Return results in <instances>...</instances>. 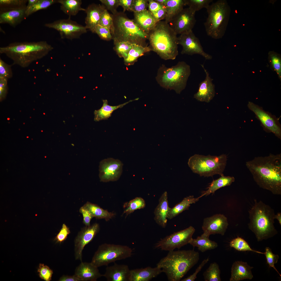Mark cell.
Masks as SVG:
<instances>
[{
    "label": "cell",
    "instance_id": "d6986e66",
    "mask_svg": "<svg viewBox=\"0 0 281 281\" xmlns=\"http://www.w3.org/2000/svg\"><path fill=\"white\" fill-rule=\"evenodd\" d=\"M201 66L205 72L206 78L199 84L198 91L194 95V98L198 101L208 103L215 96V85L212 82L213 79L210 76L203 65H201Z\"/></svg>",
    "mask_w": 281,
    "mask_h": 281
},
{
    "label": "cell",
    "instance_id": "44dd1931",
    "mask_svg": "<svg viewBox=\"0 0 281 281\" xmlns=\"http://www.w3.org/2000/svg\"><path fill=\"white\" fill-rule=\"evenodd\" d=\"M130 270L127 265L114 263L107 266L103 276L108 281H129Z\"/></svg>",
    "mask_w": 281,
    "mask_h": 281
},
{
    "label": "cell",
    "instance_id": "277c9868",
    "mask_svg": "<svg viewBox=\"0 0 281 281\" xmlns=\"http://www.w3.org/2000/svg\"><path fill=\"white\" fill-rule=\"evenodd\" d=\"M198 252L194 250L169 251L157 264L170 281H180L198 262Z\"/></svg>",
    "mask_w": 281,
    "mask_h": 281
},
{
    "label": "cell",
    "instance_id": "c3c4849f",
    "mask_svg": "<svg viewBox=\"0 0 281 281\" xmlns=\"http://www.w3.org/2000/svg\"><path fill=\"white\" fill-rule=\"evenodd\" d=\"M12 76V72L11 66L6 63L1 58L0 59V78L7 79Z\"/></svg>",
    "mask_w": 281,
    "mask_h": 281
},
{
    "label": "cell",
    "instance_id": "6da1fadb",
    "mask_svg": "<svg viewBox=\"0 0 281 281\" xmlns=\"http://www.w3.org/2000/svg\"><path fill=\"white\" fill-rule=\"evenodd\" d=\"M245 165L260 188L281 195V153L256 157Z\"/></svg>",
    "mask_w": 281,
    "mask_h": 281
},
{
    "label": "cell",
    "instance_id": "ac0fdd59",
    "mask_svg": "<svg viewBox=\"0 0 281 281\" xmlns=\"http://www.w3.org/2000/svg\"><path fill=\"white\" fill-rule=\"evenodd\" d=\"M228 225L227 218L224 215L216 214L204 219L202 229L203 233L209 236L215 234L223 235Z\"/></svg>",
    "mask_w": 281,
    "mask_h": 281
},
{
    "label": "cell",
    "instance_id": "d4e9b609",
    "mask_svg": "<svg viewBox=\"0 0 281 281\" xmlns=\"http://www.w3.org/2000/svg\"><path fill=\"white\" fill-rule=\"evenodd\" d=\"M253 268L246 262L237 261L233 264L231 269L230 281H239L251 279L253 277L251 269Z\"/></svg>",
    "mask_w": 281,
    "mask_h": 281
},
{
    "label": "cell",
    "instance_id": "f5cc1de1",
    "mask_svg": "<svg viewBox=\"0 0 281 281\" xmlns=\"http://www.w3.org/2000/svg\"><path fill=\"white\" fill-rule=\"evenodd\" d=\"M209 258L204 259L196 269L195 272L187 278L181 280V281H194L197 278L198 273L200 271L204 266L209 261Z\"/></svg>",
    "mask_w": 281,
    "mask_h": 281
},
{
    "label": "cell",
    "instance_id": "8d00e7d4",
    "mask_svg": "<svg viewBox=\"0 0 281 281\" xmlns=\"http://www.w3.org/2000/svg\"><path fill=\"white\" fill-rule=\"evenodd\" d=\"M145 205V201L143 199L137 197L124 204L123 213L127 215L135 210L144 208Z\"/></svg>",
    "mask_w": 281,
    "mask_h": 281
},
{
    "label": "cell",
    "instance_id": "83f0119b",
    "mask_svg": "<svg viewBox=\"0 0 281 281\" xmlns=\"http://www.w3.org/2000/svg\"><path fill=\"white\" fill-rule=\"evenodd\" d=\"M139 99V98H137L133 100H130L123 104L115 106L108 105L107 100H103V104L99 110H95L94 112V120L97 122L107 119L111 116L112 113L115 110L122 107L131 102L138 100Z\"/></svg>",
    "mask_w": 281,
    "mask_h": 281
},
{
    "label": "cell",
    "instance_id": "2e32d148",
    "mask_svg": "<svg viewBox=\"0 0 281 281\" xmlns=\"http://www.w3.org/2000/svg\"><path fill=\"white\" fill-rule=\"evenodd\" d=\"M123 164L119 160L112 158L101 161L99 166V177L104 182L117 180L122 172Z\"/></svg>",
    "mask_w": 281,
    "mask_h": 281
},
{
    "label": "cell",
    "instance_id": "ba28073f",
    "mask_svg": "<svg viewBox=\"0 0 281 281\" xmlns=\"http://www.w3.org/2000/svg\"><path fill=\"white\" fill-rule=\"evenodd\" d=\"M206 9L208 16L204 25L207 34L213 39H220L223 35L229 16L227 3L225 1L219 0Z\"/></svg>",
    "mask_w": 281,
    "mask_h": 281
},
{
    "label": "cell",
    "instance_id": "9c48e42d",
    "mask_svg": "<svg viewBox=\"0 0 281 281\" xmlns=\"http://www.w3.org/2000/svg\"><path fill=\"white\" fill-rule=\"evenodd\" d=\"M227 161L226 154L219 156H204L195 154L189 159V167L194 173L204 177L223 175Z\"/></svg>",
    "mask_w": 281,
    "mask_h": 281
},
{
    "label": "cell",
    "instance_id": "bcb514c9",
    "mask_svg": "<svg viewBox=\"0 0 281 281\" xmlns=\"http://www.w3.org/2000/svg\"><path fill=\"white\" fill-rule=\"evenodd\" d=\"M265 250V251L264 254L266 257L267 264L270 267L273 268L281 277V274L274 266V264L278 262L279 258V256L277 254H274L272 252L271 249L269 247H266Z\"/></svg>",
    "mask_w": 281,
    "mask_h": 281
},
{
    "label": "cell",
    "instance_id": "11a10c76",
    "mask_svg": "<svg viewBox=\"0 0 281 281\" xmlns=\"http://www.w3.org/2000/svg\"><path fill=\"white\" fill-rule=\"evenodd\" d=\"M8 80L0 78V99H3L5 97L8 89Z\"/></svg>",
    "mask_w": 281,
    "mask_h": 281
},
{
    "label": "cell",
    "instance_id": "1f68e13d",
    "mask_svg": "<svg viewBox=\"0 0 281 281\" xmlns=\"http://www.w3.org/2000/svg\"><path fill=\"white\" fill-rule=\"evenodd\" d=\"M201 197L195 198L193 196H189L184 198L180 203L172 208H170L168 215V219H171L183 211L188 210L190 205L195 203Z\"/></svg>",
    "mask_w": 281,
    "mask_h": 281
},
{
    "label": "cell",
    "instance_id": "7bdbcfd3",
    "mask_svg": "<svg viewBox=\"0 0 281 281\" xmlns=\"http://www.w3.org/2000/svg\"><path fill=\"white\" fill-rule=\"evenodd\" d=\"M186 5L195 12L203 8L206 9L213 0H185Z\"/></svg>",
    "mask_w": 281,
    "mask_h": 281
},
{
    "label": "cell",
    "instance_id": "d590c367",
    "mask_svg": "<svg viewBox=\"0 0 281 281\" xmlns=\"http://www.w3.org/2000/svg\"><path fill=\"white\" fill-rule=\"evenodd\" d=\"M220 270L218 264L216 262L211 263L204 272L203 275L205 281H221Z\"/></svg>",
    "mask_w": 281,
    "mask_h": 281
},
{
    "label": "cell",
    "instance_id": "f907efd6",
    "mask_svg": "<svg viewBox=\"0 0 281 281\" xmlns=\"http://www.w3.org/2000/svg\"><path fill=\"white\" fill-rule=\"evenodd\" d=\"M148 3V0H134L132 11L139 12L146 10Z\"/></svg>",
    "mask_w": 281,
    "mask_h": 281
},
{
    "label": "cell",
    "instance_id": "6125c7cd",
    "mask_svg": "<svg viewBox=\"0 0 281 281\" xmlns=\"http://www.w3.org/2000/svg\"><path fill=\"white\" fill-rule=\"evenodd\" d=\"M159 4L164 5L166 0H154Z\"/></svg>",
    "mask_w": 281,
    "mask_h": 281
},
{
    "label": "cell",
    "instance_id": "816d5d0a",
    "mask_svg": "<svg viewBox=\"0 0 281 281\" xmlns=\"http://www.w3.org/2000/svg\"><path fill=\"white\" fill-rule=\"evenodd\" d=\"M100 1L113 15L117 12V9L119 5V0H100Z\"/></svg>",
    "mask_w": 281,
    "mask_h": 281
},
{
    "label": "cell",
    "instance_id": "cb8c5ba5",
    "mask_svg": "<svg viewBox=\"0 0 281 281\" xmlns=\"http://www.w3.org/2000/svg\"><path fill=\"white\" fill-rule=\"evenodd\" d=\"M170 208L169 206L167 193L165 191L159 198V203L154 211V220L158 224L163 228H165L167 225Z\"/></svg>",
    "mask_w": 281,
    "mask_h": 281
},
{
    "label": "cell",
    "instance_id": "5b68a950",
    "mask_svg": "<svg viewBox=\"0 0 281 281\" xmlns=\"http://www.w3.org/2000/svg\"><path fill=\"white\" fill-rule=\"evenodd\" d=\"M254 201L248 211V226L259 241L273 237L278 232L274 225L275 215L274 209L261 201Z\"/></svg>",
    "mask_w": 281,
    "mask_h": 281
},
{
    "label": "cell",
    "instance_id": "603a6c76",
    "mask_svg": "<svg viewBox=\"0 0 281 281\" xmlns=\"http://www.w3.org/2000/svg\"><path fill=\"white\" fill-rule=\"evenodd\" d=\"M104 5L93 3L85 9L86 16L85 18V27L93 33L95 27L99 24L102 13L105 9Z\"/></svg>",
    "mask_w": 281,
    "mask_h": 281
},
{
    "label": "cell",
    "instance_id": "681fc988",
    "mask_svg": "<svg viewBox=\"0 0 281 281\" xmlns=\"http://www.w3.org/2000/svg\"><path fill=\"white\" fill-rule=\"evenodd\" d=\"M70 232L69 228L65 224L63 223L54 240L58 243H61L66 240Z\"/></svg>",
    "mask_w": 281,
    "mask_h": 281
},
{
    "label": "cell",
    "instance_id": "ffe728a7",
    "mask_svg": "<svg viewBox=\"0 0 281 281\" xmlns=\"http://www.w3.org/2000/svg\"><path fill=\"white\" fill-rule=\"evenodd\" d=\"M98 268L91 262L82 261L76 267L74 274L81 281H96L103 276Z\"/></svg>",
    "mask_w": 281,
    "mask_h": 281
},
{
    "label": "cell",
    "instance_id": "94428289",
    "mask_svg": "<svg viewBox=\"0 0 281 281\" xmlns=\"http://www.w3.org/2000/svg\"><path fill=\"white\" fill-rule=\"evenodd\" d=\"M274 218L277 219L278 221V222L280 225H281V213L280 212H278L277 213L275 214L274 216Z\"/></svg>",
    "mask_w": 281,
    "mask_h": 281
},
{
    "label": "cell",
    "instance_id": "8992f818",
    "mask_svg": "<svg viewBox=\"0 0 281 281\" xmlns=\"http://www.w3.org/2000/svg\"><path fill=\"white\" fill-rule=\"evenodd\" d=\"M191 73L190 66L184 61L168 67L162 64L158 68L155 79L163 88L173 90L180 94L186 88Z\"/></svg>",
    "mask_w": 281,
    "mask_h": 281
},
{
    "label": "cell",
    "instance_id": "5bb4252c",
    "mask_svg": "<svg viewBox=\"0 0 281 281\" xmlns=\"http://www.w3.org/2000/svg\"><path fill=\"white\" fill-rule=\"evenodd\" d=\"M195 12L189 7L183 8L168 24L177 35L189 32L195 24Z\"/></svg>",
    "mask_w": 281,
    "mask_h": 281
},
{
    "label": "cell",
    "instance_id": "db71d44e",
    "mask_svg": "<svg viewBox=\"0 0 281 281\" xmlns=\"http://www.w3.org/2000/svg\"><path fill=\"white\" fill-rule=\"evenodd\" d=\"M79 211L83 216V223L85 226H90V222L91 220L93 217L86 209L84 208L82 206L80 209Z\"/></svg>",
    "mask_w": 281,
    "mask_h": 281
},
{
    "label": "cell",
    "instance_id": "7402d4cb",
    "mask_svg": "<svg viewBox=\"0 0 281 281\" xmlns=\"http://www.w3.org/2000/svg\"><path fill=\"white\" fill-rule=\"evenodd\" d=\"M27 7L0 12V23L15 27L27 18Z\"/></svg>",
    "mask_w": 281,
    "mask_h": 281
},
{
    "label": "cell",
    "instance_id": "52a82bcc",
    "mask_svg": "<svg viewBox=\"0 0 281 281\" xmlns=\"http://www.w3.org/2000/svg\"><path fill=\"white\" fill-rule=\"evenodd\" d=\"M112 16L114 27L111 34L112 39L144 47L148 46L146 41L148 40V34L143 31L133 20L118 12Z\"/></svg>",
    "mask_w": 281,
    "mask_h": 281
},
{
    "label": "cell",
    "instance_id": "f6af8a7d",
    "mask_svg": "<svg viewBox=\"0 0 281 281\" xmlns=\"http://www.w3.org/2000/svg\"><path fill=\"white\" fill-rule=\"evenodd\" d=\"M37 272L41 279L45 281L51 280L53 271L47 265L43 264H40L37 269Z\"/></svg>",
    "mask_w": 281,
    "mask_h": 281
},
{
    "label": "cell",
    "instance_id": "4316f807",
    "mask_svg": "<svg viewBox=\"0 0 281 281\" xmlns=\"http://www.w3.org/2000/svg\"><path fill=\"white\" fill-rule=\"evenodd\" d=\"M135 22L146 33L148 34L158 22L148 10L134 12Z\"/></svg>",
    "mask_w": 281,
    "mask_h": 281
},
{
    "label": "cell",
    "instance_id": "4dcf8cb0",
    "mask_svg": "<svg viewBox=\"0 0 281 281\" xmlns=\"http://www.w3.org/2000/svg\"><path fill=\"white\" fill-rule=\"evenodd\" d=\"M209 237L203 233L201 236H198L196 239L192 238L189 244L194 247H197L198 250L202 252L208 250L214 249L218 247V244L214 241L210 240Z\"/></svg>",
    "mask_w": 281,
    "mask_h": 281
},
{
    "label": "cell",
    "instance_id": "f546056e",
    "mask_svg": "<svg viewBox=\"0 0 281 281\" xmlns=\"http://www.w3.org/2000/svg\"><path fill=\"white\" fill-rule=\"evenodd\" d=\"M235 180L233 176H225L224 175L221 176L219 178L213 180L210 184L207 190L202 192L201 196H207L211 194H214L215 192L219 189L226 186H230Z\"/></svg>",
    "mask_w": 281,
    "mask_h": 281
},
{
    "label": "cell",
    "instance_id": "f1b7e54d",
    "mask_svg": "<svg viewBox=\"0 0 281 281\" xmlns=\"http://www.w3.org/2000/svg\"><path fill=\"white\" fill-rule=\"evenodd\" d=\"M185 5V0H166L164 4L166 11L164 21L169 23Z\"/></svg>",
    "mask_w": 281,
    "mask_h": 281
},
{
    "label": "cell",
    "instance_id": "7dc6e473",
    "mask_svg": "<svg viewBox=\"0 0 281 281\" xmlns=\"http://www.w3.org/2000/svg\"><path fill=\"white\" fill-rule=\"evenodd\" d=\"M93 33L97 34L100 38L104 40L109 41L112 38L110 30L99 24L95 27Z\"/></svg>",
    "mask_w": 281,
    "mask_h": 281
},
{
    "label": "cell",
    "instance_id": "3957f363",
    "mask_svg": "<svg viewBox=\"0 0 281 281\" xmlns=\"http://www.w3.org/2000/svg\"><path fill=\"white\" fill-rule=\"evenodd\" d=\"M149 46L165 60L175 59L178 54V37L165 21L158 22L148 33Z\"/></svg>",
    "mask_w": 281,
    "mask_h": 281
},
{
    "label": "cell",
    "instance_id": "8fae6325",
    "mask_svg": "<svg viewBox=\"0 0 281 281\" xmlns=\"http://www.w3.org/2000/svg\"><path fill=\"white\" fill-rule=\"evenodd\" d=\"M195 231V228L190 226L184 229L174 232L161 239L155 244V248L169 251H173L176 248L179 249L189 243Z\"/></svg>",
    "mask_w": 281,
    "mask_h": 281
},
{
    "label": "cell",
    "instance_id": "e575fe53",
    "mask_svg": "<svg viewBox=\"0 0 281 281\" xmlns=\"http://www.w3.org/2000/svg\"><path fill=\"white\" fill-rule=\"evenodd\" d=\"M150 51L151 49L149 46L144 47L133 44L132 48L129 51L127 58L124 59L125 64L128 65H133L139 57Z\"/></svg>",
    "mask_w": 281,
    "mask_h": 281
},
{
    "label": "cell",
    "instance_id": "e0dca14e",
    "mask_svg": "<svg viewBox=\"0 0 281 281\" xmlns=\"http://www.w3.org/2000/svg\"><path fill=\"white\" fill-rule=\"evenodd\" d=\"M99 225L94 223L81 228L74 240V252L75 259L81 262L82 260V252L86 245L91 242L99 232Z\"/></svg>",
    "mask_w": 281,
    "mask_h": 281
},
{
    "label": "cell",
    "instance_id": "680465c9",
    "mask_svg": "<svg viewBox=\"0 0 281 281\" xmlns=\"http://www.w3.org/2000/svg\"><path fill=\"white\" fill-rule=\"evenodd\" d=\"M59 281H81L74 274L72 276L63 275L59 278Z\"/></svg>",
    "mask_w": 281,
    "mask_h": 281
},
{
    "label": "cell",
    "instance_id": "30bf717a",
    "mask_svg": "<svg viewBox=\"0 0 281 281\" xmlns=\"http://www.w3.org/2000/svg\"><path fill=\"white\" fill-rule=\"evenodd\" d=\"M132 250L129 246L104 243L100 245L94 253L91 262L98 267L131 257Z\"/></svg>",
    "mask_w": 281,
    "mask_h": 281
},
{
    "label": "cell",
    "instance_id": "60d3db41",
    "mask_svg": "<svg viewBox=\"0 0 281 281\" xmlns=\"http://www.w3.org/2000/svg\"><path fill=\"white\" fill-rule=\"evenodd\" d=\"M229 245L239 251H251L264 254L265 253L252 249L245 240L238 237L232 240L230 242Z\"/></svg>",
    "mask_w": 281,
    "mask_h": 281
},
{
    "label": "cell",
    "instance_id": "7c38bea8",
    "mask_svg": "<svg viewBox=\"0 0 281 281\" xmlns=\"http://www.w3.org/2000/svg\"><path fill=\"white\" fill-rule=\"evenodd\" d=\"M44 26L57 30L62 39L72 40L78 39L82 34L87 32V29L85 26L71 20L70 17L68 19L59 20L46 23Z\"/></svg>",
    "mask_w": 281,
    "mask_h": 281
},
{
    "label": "cell",
    "instance_id": "9a60e30c",
    "mask_svg": "<svg viewBox=\"0 0 281 281\" xmlns=\"http://www.w3.org/2000/svg\"><path fill=\"white\" fill-rule=\"evenodd\" d=\"M178 43L182 47L181 52L182 54L192 55L198 54L206 60L212 59L211 55L204 51L199 39L195 36L192 30L180 35L178 37Z\"/></svg>",
    "mask_w": 281,
    "mask_h": 281
},
{
    "label": "cell",
    "instance_id": "7a4b0ae2",
    "mask_svg": "<svg viewBox=\"0 0 281 281\" xmlns=\"http://www.w3.org/2000/svg\"><path fill=\"white\" fill-rule=\"evenodd\" d=\"M53 48L45 41L15 42L1 47L0 53L11 59L13 65L25 68L45 56Z\"/></svg>",
    "mask_w": 281,
    "mask_h": 281
},
{
    "label": "cell",
    "instance_id": "91938a15",
    "mask_svg": "<svg viewBox=\"0 0 281 281\" xmlns=\"http://www.w3.org/2000/svg\"><path fill=\"white\" fill-rule=\"evenodd\" d=\"M38 0H28V3L27 5V8H29L34 5Z\"/></svg>",
    "mask_w": 281,
    "mask_h": 281
},
{
    "label": "cell",
    "instance_id": "74e56055",
    "mask_svg": "<svg viewBox=\"0 0 281 281\" xmlns=\"http://www.w3.org/2000/svg\"><path fill=\"white\" fill-rule=\"evenodd\" d=\"M28 0H0V12L27 7Z\"/></svg>",
    "mask_w": 281,
    "mask_h": 281
},
{
    "label": "cell",
    "instance_id": "484cf974",
    "mask_svg": "<svg viewBox=\"0 0 281 281\" xmlns=\"http://www.w3.org/2000/svg\"><path fill=\"white\" fill-rule=\"evenodd\" d=\"M162 272L161 269L157 266L130 270L129 281H149Z\"/></svg>",
    "mask_w": 281,
    "mask_h": 281
},
{
    "label": "cell",
    "instance_id": "4fadbf2b",
    "mask_svg": "<svg viewBox=\"0 0 281 281\" xmlns=\"http://www.w3.org/2000/svg\"><path fill=\"white\" fill-rule=\"evenodd\" d=\"M248 108L255 114L260 122L264 130L268 133L272 132L281 139V126L279 119L271 113L264 111L263 108L252 102L249 101Z\"/></svg>",
    "mask_w": 281,
    "mask_h": 281
},
{
    "label": "cell",
    "instance_id": "836d02e7",
    "mask_svg": "<svg viewBox=\"0 0 281 281\" xmlns=\"http://www.w3.org/2000/svg\"><path fill=\"white\" fill-rule=\"evenodd\" d=\"M82 207L87 210L93 217L98 219H104L108 221L114 216V213L110 212L97 205L87 202Z\"/></svg>",
    "mask_w": 281,
    "mask_h": 281
},
{
    "label": "cell",
    "instance_id": "ab89813d",
    "mask_svg": "<svg viewBox=\"0 0 281 281\" xmlns=\"http://www.w3.org/2000/svg\"><path fill=\"white\" fill-rule=\"evenodd\" d=\"M58 0H38L33 5L27 8L26 13L27 17L36 11L46 9L52 4L58 3Z\"/></svg>",
    "mask_w": 281,
    "mask_h": 281
},
{
    "label": "cell",
    "instance_id": "f35d334b",
    "mask_svg": "<svg viewBox=\"0 0 281 281\" xmlns=\"http://www.w3.org/2000/svg\"><path fill=\"white\" fill-rule=\"evenodd\" d=\"M114 45V49L120 58L126 59L129 52L132 48L133 44L129 42L119 41L115 39H113Z\"/></svg>",
    "mask_w": 281,
    "mask_h": 281
},
{
    "label": "cell",
    "instance_id": "d6a6232c",
    "mask_svg": "<svg viewBox=\"0 0 281 281\" xmlns=\"http://www.w3.org/2000/svg\"><path fill=\"white\" fill-rule=\"evenodd\" d=\"M58 3L60 4L61 10L69 17L76 15L79 11H85L81 7V0H58Z\"/></svg>",
    "mask_w": 281,
    "mask_h": 281
},
{
    "label": "cell",
    "instance_id": "6f0895ef",
    "mask_svg": "<svg viewBox=\"0 0 281 281\" xmlns=\"http://www.w3.org/2000/svg\"><path fill=\"white\" fill-rule=\"evenodd\" d=\"M134 0H119V5L123 9V11L126 10L132 11V6Z\"/></svg>",
    "mask_w": 281,
    "mask_h": 281
},
{
    "label": "cell",
    "instance_id": "9f6ffc18",
    "mask_svg": "<svg viewBox=\"0 0 281 281\" xmlns=\"http://www.w3.org/2000/svg\"><path fill=\"white\" fill-rule=\"evenodd\" d=\"M148 10L152 14L157 12L164 7V5L159 4L154 0H148Z\"/></svg>",
    "mask_w": 281,
    "mask_h": 281
},
{
    "label": "cell",
    "instance_id": "b9f144b4",
    "mask_svg": "<svg viewBox=\"0 0 281 281\" xmlns=\"http://www.w3.org/2000/svg\"><path fill=\"white\" fill-rule=\"evenodd\" d=\"M269 60L270 67L277 74L280 80L281 79V59L280 56L274 52L269 54Z\"/></svg>",
    "mask_w": 281,
    "mask_h": 281
},
{
    "label": "cell",
    "instance_id": "ee69618b",
    "mask_svg": "<svg viewBox=\"0 0 281 281\" xmlns=\"http://www.w3.org/2000/svg\"><path fill=\"white\" fill-rule=\"evenodd\" d=\"M99 25L107 27L110 30L111 34L113 33L114 29L113 19L112 15L106 9L101 13Z\"/></svg>",
    "mask_w": 281,
    "mask_h": 281
}]
</instances>
